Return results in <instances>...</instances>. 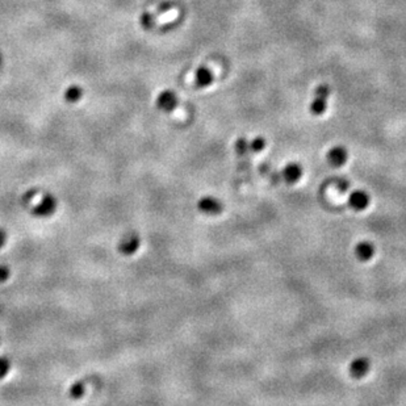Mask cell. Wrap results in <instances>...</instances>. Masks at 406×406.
Masks as SVG:
<instances>
[{
	"instance_id": "cell-12",
	"label": "cell",
	"mask_w": 406,
	"mask_h": 406,
	"mask_svg": "<svg viewBox=\"0 0 406 406\" xmlns=\"http://www.w3.org/2000/svg\"><path fill=\"white\" fill-rule=\"evenodd\" d=\"M264 147H266V139L262 138V137H256L249 143V149L254 153L262 152V150H264Z\"/></svg>"
},
{
	"instance_id": "cell-15",
	"label": "cell",
	"mask_w": 406,
	"mask_h": 406,
	"mask_svg": "<svg viewBox=\"0 0 406 406\" xmlns=\"http://www.w3.org/2000/svg\"><path fill=\"white\" fill-rule=\"evenodd\" d=\"M4 241H5L4 233H3V232H0V246H1L3 243H4Z\"/></svg>"
},
{
	"instance_id": "cell-7",
	"label": "cell",
	"mask_w": 406,
	"mask_h": 406,
	"mask_svg": "<svg viewBox=\"0 0 406 406\" xmlns=\"http://www.w3.org/2000/svg\"><path fill=\"white\" fill-rule=\"evenodd\" d=\"M213 78L214 77H213L212 70L208 69L205 66H200L199 69L196 70V73H194V83L200 88L211 86L213 83Z\"/></svg>"
},
{
	"instance_id": "cell-13",
	"label": "cell",
	"mask_w": 406,
	"mask_h": 406,
	"mask_svg": "<svg viewBox=\"0 0 406 406\" xmlns=\"http://www.w3.org/2000/svg\"><path fill=\"white\" fill-rule=\"evenodd\" d=\"M249 150H250V149H249V142H247L246 139H237V142H235V152H237L238 155H246Z\"/></svg>"
},
{
	"instance_id": "cell-9",
	"label": "cell",
	"mask_w": 406,
	"mask_h": 406,
	"mask_svg": "<svg viewBox=\"0 0 406 406\" xmlns=\"http://www.w3.org/2000/svg\"><path fill=\"white\" fill-rule=\"evenodd\" d=\"M56 199H54L53 196H49L48 194V196H45V197L39 201V205L36 207L35 213L37 216H49V214H52V213L56 211Z\"/></svg>"
},
{
	"instance_id": "cell-4",
	"label": "cell",
	"mask_w": 406,
	"mask_h": 406,
	"mask_svg": "<svg viewBox=\"0 0 406 406\" xmlns=\"http://www.w3.org/2000/svg\"><path fill=\"white\" fill-rule=\"evenodd\" d=\"M369 194L364 191H355L352 192L348 199V204L350 207L354 209V211H358V212H362L364 209H367L368 205H369Z\"/></svg>"
},
{
	"instance_id": "cell-11",
	"label": "cell",
	"mask_w": 406,
	"mask_h": 406,
	"mask_svg": "<svg viewBox=\"0 0 406 406\" xmlns=\"http://www.w3.org/2000/svg\"><path fill=\"white\" fill-rule=\"evenodd\" d=\"M83 97V90L77 84H71L66 88L65 100L67 103H78Z\"/></svg>"
},
{
	"instance_id": "cell-2",
	"label": "cell",
	"mask_w": 406,
	"mask_h": 406,
	"mask_svg": "<svg viewBox=\"0 0 406 406\" xmlns=\"http://www.w3.org/2000/svg\"><path fill=\"white\" fill-rule=\"evenodd\" d=\"M156 107L163 112H173L179 104L177 95L173 90H164L156 96Z\"/></svg>"
},
{
	"instance_id": "cell-1",
	"label": "cell",
	"mask_w": 406,
	"mask_h": 406,
	"mask_svg": "<svg viewBox=\"0 0 406 406\" xmlns=\"http://www.w3.org/2000/svg\"><path fill=\"white\" fill-rule=\"evenodd\" d=\"M330 95V88L328 84H321L315 90V97L310 104L311 115L321 116L328 108V97Z\"/></svg>"
},
{
	"instance_id": "cell-10",
	"label": "cell",
	"mask_w": 406,
	"mask_h": 406,
	"mask_svg": "<svg viewBox=\"0 0 406 406\" xmlns=\"http://www.w3.org/2000/svg\"><path fill=\"white\" fill-rule=\"evenodd\" d=\"M355 254L362 262H368L375 255V247L371 242H360L355 249Z\"/></svg>"
},
{
	"instance_id": "cell-8",
	"label": "cell",
	"mask_w": 406,
	"mask_h": 406,
	"mask_svg": "<svg viewBox=\"0 0 406 406\" xmlns=\"http://www.w3.org/2000/svg\"><path fill=\"white\" fill-rule=\"evenodd\" d=\"M303 176V167L298 163H290L287 164L283 170V177L287 183L293 184L298 182Z\"/></svg>"
},
{
	"instance_id": "cell-6",
	"label": "cell",
	"mask_w": 406,
	"mask_h": 406,
	"mask_svg": "<svg viewBox=\"0 0 406 406\" xmlns=\"http://www.w3.org/2000/svg\"><path fill=\"white\" fill-rule=\"evenodd\" d=\"M348 154L345 147L335 146L333 149H330V152L328 153V162L333 167H341L347 162Z\"/></svg>"
},
{
	"instance_id": "cell-14",
	"label": "cell",
	"mask_w": 406,
	"mask_h": 406,
	"mask_svg": "<svg viewBox=\"0 0 406 406\" xmlns=\"http://www.w3.org/2000/svg\"><path fill=\"white\" fill-rule=\"evenodd\" d=\"M141 24H142L143 28H152L153 24H154V19H153V15L150 12H143L141 15Z\"/></svg>"
},
{
	"instance_id": "cell-5",
	"label": "cell",
	"mask_w": 406,
	"mask_h": 406,
	"mask_svg": "<svg viewBox=\"0 0 406 406\" xmlns=\"http://www.w3.org/2000/svg\"><path fill=\"white\" fill-rule=\"evenodd\" d=\"M371 369V363L367 358H358L350 366V373L355 379H363Z\"/></svg>"
},
{
	"instance_id": "cell-3",
	"label": "cell",
	"mask_w": 406,
	"mask_h": 406,
	"mask_svg": "<svg viewBox=\"0 0 406 406\" xmlns=\"http://www.w3.org/2000/svg\"><path fill=\"white\" fill-rule=\"evenodd\" d=\"M199 209L205 214L209 216H216L222 211V204L220 200L214 199L212 196H207L199 201Z\"/></svg>"
}]
</instances>
